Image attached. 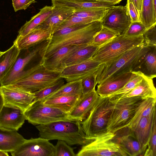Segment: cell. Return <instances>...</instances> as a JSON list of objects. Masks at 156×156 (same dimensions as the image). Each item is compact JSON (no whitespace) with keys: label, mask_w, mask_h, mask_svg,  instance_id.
<instances>
[{"label":"cell","mask_w":156,"mask_h":156,"mask_svg":"<svg viewBox=\"0 0 156 156\" xmlns=\"http://www.w3.org/2000/svg\"><path fill=\"white\" fill-rule=\"evenodd\" d=\"M102 27L100 21L86 24H78L62 29L63 36L51 37L46 41L38 54L41 59L48 58L64 46L90 44Z\"/></svg>","instance_id":"cell-1"},{"label":"cell","mask_w":156,"mask_h":156,"mask_svg":"<svg viewBox=\"0 0 156 156\" xmlns=\"http://www.w3.org/2000/svg\"><path fill=\"white\" fill-rule=\"evenodd\" d=\"M36 127L39 132L40 137L49 140H62L70 145L83 146L93 139L86 135L79 121H58Z\"/></svg>","instance_id":"cell-2"},{"label":"cell","mask_w":156,"mask_h":156,"mask_svg":"<svg viewBox=\"0 0 156 156\" xmlns=\"http://www.w3.org/2000/svg\"><path fill=\"white\" fill-rule=\"evenodd\" d=\"M110 98L113 108L107 124V131L115 133L128 126L144 99L140 96L119 99Z\"/></svg>","instance_id":"cell-3"},{"label":"cell","mask_w":156,"mask_h":156,"mask_svg":"<svg viewBox=\"0 0 156 156\" xmlns=\"http://www.w3.org/2000/svg\"><path fill=\"white\" fill-rule=\"evenodd\" d=\"M112 108L109 97L99 96L87 116L80 122L87 136L94 137L107 131V124Z\"/></svg>","instance_id":"cell-4"},{"label":"cell","mask_w":156,"mask_h":156,"mask_svg":"<svg viewBox=\"0 0 156 156\" xmlns=\"http://www.w3.org/2000/svg\"><path fill=\"white\" fill-rule=\"evenodd\" d=\"M62 78L60 73L47 69L40 61L30 69L22 78L8 85L34 93L55 84Z\"/></svg>","instance_id":"cell-5"},{"label":"cell","mask_w":156,"mask_h":156,"mask_svg":"<svg viewBox=\"0 0 156 156\" xmlns=\"http://www.w3.org/2000/svg\"><path fill=\"white\" fill-rule=\"evenodd\" d=\"M143 41L142 35L135 37L119 35L98 47L92 58L101 64H107Z\"/></svg>","instance_id":"cell-6"},{"label":"cell","mask_w":156,"mask_h":156,"mask_svg":"<svg viewBox=\"0 0 156 156\" xmlns=\"http://www.w3.org/2000/svg\"><path fill=\"white\" fill-rule=\"evenodd\" d=\"M115 133L107 131L94 137L82 146L76 156H127L121 147L113 140Z\"/></svg>","instance_id":"cell-7"},{"label":"cell","mask_w":156,"mask_h":156,"mask_svg":"<svg viewBox=\"0 0 156 156\" xmlns=\"http://www.w3.org/2000/svg\"><path fill=\"white\" fill-rule=\"evenodd\" d=\"M144 43L129 50L113 61L102 64L97 72L96 82L99 84L105 80L117 75L132 71Z\"/></svg>","instance_id":"cell-8"},{"label":"cell","mask_w":156,"mask_h":156,"mask_svg":"<svg viewBox=\"0 0 156 156\" xmlns=\"http://www.w3.org/2000/svg\"><path fill=\"white\" fill-rule=\"evenodd\" d=\"M24 113L26 120L34 125H43L58 121H75L69 118L68 113L60 109L45 105L41 101H33Z\"/></svg>","instance_id":"cell-9"},{"label":"cell","mask_w":156,"mask_h":156,"mask_svg":"<svg viewBox=\"0 0 156 156\" xmlns=\"http://www.w3.org/2000/svg\"><path fill=\"white\" fill-rule=\"evenodd\" d=\"M44 43L35 47L34 46L30 50V48L20 50L11 69L1 81V86L11 84L23 77L30 69L28 66L38 54Z\"/></svg>","instance_id":"cell-10"},{"label":"cell","mask_w":156,"mask_h":156,"mask_svg":"<svg viewBox=\"0 0 156 156\" xmlns=\"http://www.w3.org/2000/svg\"><path fill=\"white\" fill-rule=\"evenodd\" d=\"M100 21L103 27L119 36L124 34L131 23L126 5L109 8Z\"/></svg>","instance_id":"cell-11"},{"label":"cell","mask_w":156,"mask_h":156,"mask_svg":"<svg viewBox=\"0 0 156 156\" xmlns=\"http://www.w3.org/2000/svg\"><path fill=\"white\" fill-rule=\"evenodd\" d=\"M10 153L12 156H55V147L47 139L31 138Z\"/></svg>","instance_id":"cell-12"},{"label":"cell","mask_w":156,"mask_h":156,"mask_svg":"<svg viewBox=\"0 0 156 156\" xmlns=\"http://www.w3.org/2000/svg\"><path fill=\"white\" fill-rule=\"evenodd\" d=\"M0 86L5 106L18 108L24 112L34 101V93L9 85Z\"/></svg>","instance_id":"cell-13"},{"label":"cell","mask_w":156,"mask_h":156,"mask_svg":"<svg viewBox=\"0 0 156 156\" xmlns=\"http://www.w3.org/2000/svg\"><path fill=\"white\" fill-rule=\"evenodd\" d=\"M132 71L153 79L156 77V45H146L141 50Z\"/></svg>","instance_id":"cell-14"},{"label":"cell","mask_w":156,"mask_h":156,"mask_svg":"<svg viewBox=\"0 0 156 156\" xmlns=\"http://www.w3.org/2000/svg\"><path fill=\"white\" fill-rule=\"evenodd\" d=\"M101 63L92 58L77 64L67 66L60 73L67 82L82 80L97 72Z\"/></svg>","instance_id":"cell-15"},{"label":"cell","mask_w":156,"mask_h":156,"mask_svg":"<svg viewBox=\"0 0 156 156\" xmlns=\"http://www.w3.org/2000/svg\"><path fill=\"white\" fill-rule=\"evenodd\" d=\"M115 133L113 141L121 147L127 156H144L145 151L133 131L128 126Z\"/></svg>","instance_id":"cell-16"},{"label":"cell","mask_w":156,"mask_h":156,"mask_svg":"<svg viewBox=\"0 0 156 156\" xmlns=\"http://www.w3.org/2000/svg\"><path fill=\"white\" fill-rule=\"evenodd\" d=\"M99 97L95 88L83 94L69 113V118L75 121H83L87 116Z\"/></svg>","instance_id":"cell-17"},{"label":"cell","mask_w":156,"mask_h":156,"mask_svg":"<svg viewBox=\"0 0 156 156\" xmlns=\"http://www.w3.org/2000/svg\"><path fill=\"white\" fill-rule=\"evenodd\" d=\"M136 75L131 71L109 78L98 84L96 92L99 96H108L123 87Z\"/></svg>","instance_id":"cell-18"},{"label":"cell","mask_w":156,"mask_h":156,"mask_svg":"<svg viewBox=\"0 0 156 156\" xmlns=\"http://www.w3.org/2000/svg\"><path fill=\"white\" fill-rule=\"evenodd\" d=\"M87 45H72L64 46L49 57L41 59L40 62L47 69L60 73L62 71V65L63 61L76 50Z\"/></svg>","instance_id":"cell-19"},{"label":"cell","mask_w":156,"mask_h":156,"mask_svg":"<svg viewBox=\"0 0 156 156\" xmlns=\"http://www.w3.org/2000/svg\"><path fill=\"white\" fill-rule=\"evenodd\" d=\"M26 120L24 112L4 105L0 112V127L18 131Z\"/></svg>","instance_id":"cell-20"},{"label":"cell","mask_w":156,"mask_h":156,"mask_svg":"<svg viewBox=\"0 0 156 156\" xmlns=\"http://www.w3.org/2000/svg\"><path fill=\"white\" fill-rule=\"evenodd\" d=\"M54 7L52 14L35 28L48 30L52 34L62 23L76 11L69 8L58 6Z\"/></svg>","instance_id":"cell-21"},{"label":"cell","mask_w":156,"mask_h":156,"mask_svg":"<svg viewBox=\"0 0 156 156\" xmlns=\"http://www.w3.org/2000/svg\"><path fill=\"white\" fill-rule=\"evenodd\" d=\"M51 35L48 30L35 28L25 35L17 37L13 44L20 50L28 49L49 40Z\"/></svg>","instance_id":"cell-22"},{"label":"cell","mask_w":156,"mask_h":156,"mask_svg":"<svg viewBox=\"0 0 156 156\" xmlns=\"http://www.w3.org/2000/svg\"><path fill=\"white\" fill-rule=\"evenodd\" d=\"M133 96H140L144 99L150 98H156V89L153 79L144 75L141 81L131 90L109 97L119 99Z\"/></svg>","instance_id":"cell-23"},{"label":"cell","mask_w":156,"mask_h":156,"mask_svg":"<svg viewBox=\"0 0 156 156\" xmlns=\"http://www.w3.org/2000/svg\"><path fill=\"white\" fill-rule=\"evenodd\" d=\"M156 116L155 108L150 114L141 118L133 129H130L133 131L145 151L151 135L154 118Z\"/></svg>","instance_id":"cell-24"},{"label":"cell","mask_w":156,"mask_h":156,"mask_svg":"<svg viewBox=\"0 0 156 156\" xmlns=\"http://www.w3.org/2000/svg\"><path fill=\"white\" fill-rule=\"evenodd\" d=\"M26 140L17 131L0 127V150L11 153Z\"/></svg>","instance_id":"cell-25"},{"label":"cell","mask_w":156,"mask_h":156,"mask_svg":"<svg viewBox=\"0 0 156 156\" xmlns=\"http://www.w3.org/2000/svg\"><path fill=\"white\" fill-rule=\"evenodd\" d=\"M52 6L66 7L75 10L99 8H109L115 4L105 2H81L70 0H51Z\"/></svg>","instance_id":"cell-26"},{"label":"cell","mask_w":156,"mask_h":156,"mask_svg":"<svg viewBox=\"0 0 156 156\" xmlns=\"http://www.w3.org/2000/svg\"><path fill=\"white\" fill-rule=\"evenodd\" d=\"M98 48L90 44L76 50L63 61L62 71L67 66L80 63L92 58Z\"/></svg>","instance_id":"cell-27"},{"label":"cell","mask_w":156,"mask_h":156,"mask_svg":"<svg viewBox=\"0 0 156 156\" xmlns=\"http://www.w3.org/2000/svg\"><path fill=\"white\" fill-rule=\"evenodd\" d=\"M54 8V6L52 5H46L41 9L38 13L33 16L21 27L17 37L25 35L37 27L52 14Z\"/></svg>","instance_id":"cell-28"},{"label":"cell","mask_w":156,"mask_h":156,"mask_svg":"<svg viewBox=\"0 0 156 156\" xmlns=\"http://www.w3.org/2000/svg\"><path fill=\"white\" fill-rule=\"evenodd\" d=\"M20 51L16 45L13 44L0 56V83L11 69Z\"/></svg>","instance_id":"cell-29"},{"label":"cell","mask_w":156,"mask_h":156,"mask_svg":"<svg viewBox=\"0 0 156 156\" xmlns=\"http://www.w3.org/2000/svg\"><path fill=\"white\" fill-rule=\"evenodd\" d=\"M80 97L61 96L47 99L42 101L45 105L60 109L69 113Z\"/></svg>","instance_id":"cell-30"},{"label":"cell","mask_w":156,"mask_h":156,"mask_svg":"<svg viewBox=\"0 0 156 156\" xmlns=\"http://www.w3.org/2000/svg\"><path fill=\"white\" fill-rule=\"evenodd\" d=\"M156 98H150L143 99L137 108L128 127L132 129L141 118L150 114L156 108Z\"/></svg>","instance_id":"cell-31"},{"label":"cell","mask_w":156,"mask_h":156,"mask_svg":"<svg viewBox=\"0 0 156 156\" xmlns=\"http://www.w3.org/2000/svg\"><path fill=\"white\" fill-rule=\"evenodd\" d=\"M140 18V22L147 29L156 23V7L153 0H143Z\"/></svg>","instance_id":"cell-32"},{"label":"cell","mask_w":156,"mask_h":156,"mask_svg":"<svg viewBox=\"0 0 156 156\" xmlns=\"http://www.w3.org/2000/svg\"><path fill=\"white\" fill-rule=\"evenodd\" d=\"M81 80L69 82L64 84L57 90L48 96L43 101L47 99L61 96H78L81 97L83 94L81 84Z\"/></svg>","instance_id":"cell-33"},{"label":"cell","mask_w":156,"mask_h":156,"mask_svg":"<svg viewBox=\"0 0 156 156\" xmlns=\"http://www.w3.org/2000/svg\"><path fill=\"white\" fill-rule=\"evenodd\" d=\"M118 36L112 31L102 26L90 44L99 47Z\"/></svg>","instance_id":"cell-34"},{"label":"cell","mask_w":156,"mask_h":156,"mask_svg":"<svg viewBox=\"0 0 156 156\" xmlns=\"http://www.w3.org/2000/svg\"><path fill=\"white\" fill-rule=\"evenodd\" d=\"M109 8H94L76 10L71 16L92 17L96 19L98 21H101Z\"/></svg>","instance_id":"cell-35"},{"label":"cell","mask_w":156,"mask_h":156,"mask_svg":"<svg viewBox=\"0 0 156 156\" xmlns=\"http://www.w3.org/2000/svg\"><path fill=\"white\" fill-rule=\"evenodd\" d=\"M63 79H61L53 85L34 92L35 97L33 102L43 101L48 96L57 90L64 84L65 82Z\"/></svg>","instance_id":"cell-36"},{"label":"cell","mask_w":156,"mask_h":156,"mask_svg":"<svg viewBox=\"0 0 156 156\" xmlns=\"http://www.w3.org/2000/svg\"><path fill=\"white\" fill-rule=\"evenodd\" d=\"M96 21L98 20L92 17L73 16L71 15L62 23L55 32L66 27L76 25L87 24Z\"/></svg>","instance_id":"cell-37"},{"label":"cell","mask_w":156,"mask_h":156,"mask_svg":"<svg viewBox=\"0 0 156 156\" xmlns=\"http://www.w3.org/2000/svg\"><path fill=\"white\" fill-rule=\"evenodd\" d=\"M133 72L136 74L134 77L129 81L122 88L108 97H111L126 93L135 87L142 79L144 74L139 72Z\"/></svg>","instance_id":"cell-38"},{"label":"cell","mask_w":156,"mask_h":156,"mask_svg":"<svg viewBox=\"0 0 156 156\" xmlns=\"http://www.w3.org/2000/svg\"><path fill=\"white\" fill-rule=\"evenodd\" d=\"M144 156H156V116L154 118L147 147Z\"/></svg>","instance_id":"cell-39"},{"label":"cell","mask_w":156,"mask_h":156,"mask_svg":"<svg viewBox=\"0 0 156 156\" xmlns=\"http://www.w3.org/2000/svg\"><path fill=\"white\" fill-rule=\"evenodd\" d=\"M65 141L58 140L55 146V156H76L73 149Z\"/></svg>","instance_id":"cell-40"},{"label":"cell","mask_w":156,"mask_h":156,"mask_svg":"<svg viewBox=\"0 0 156 156\" xmlns=\"http://www.w3.org/2000/svg\"><path fill=\"white\" fill-rule=\"evenodd\" d=\"M147 29L140 22H131L123 35L127 37L141 36Z\"/></svg>","instance_id":"cell-41"},{"label":"cell","mask_w":156,"mask_h":156,"mask_svg":"<svg viewBox=\"0 0 156 156\" xmlns=\"http://www.w3.org/2000/svg\"><path fill=\"white\" fill-rule=\"evenodd\" d=\"M98 71L81 80V84L83 94L88 93L95 88L97 84L96 77Z\"/></svg>","instance_id":"cell-42"},{"label":"cell","mask_w":156,"mask_h":156,"mask_svg":"<svg viewBox=\"0 0 156 156\" xmlns=\"http://www.w3.org/2000/svg\"><path fill=\"white\" fill-rule=\"evenodd\" d=\"M142 35L144 44L156 45V23L147 29Z\"/></svg>","instance_id":"cell-43"},{"label":"cell","mask_w":156,"mask_h":156,"mask_svg":"<svg viewBox=\"0 0 156 156\" xmlns=\"http://www.w3.org/2000/svg\"><path fill=\"white\" fill-rule=\"evenodd\" d=\"M131 22H140V13L133 4L127 0L126 5Z\"/></svg>","instance_id":"cell-44"},{"label":"cell","mask_w":156,"mask_h":156,"mask_svg":"<svg viewBox=\"0 0 156 156\" xmlns=\"http://www.w3.org/2000/svg\"><path fill=\"white\" fill-rule=\"evenodd\" d=\"M13 6L15 12L27 9L36 0H12Z\"/></svg>","instance_id":"cell-45"},{"label":"cell","mask_w":156,"mask_h":156,"mask_svg":"<svg viewBox=\"0 0 156 156\" xmlns=\"http://www.w3.org/2000/svg\"><path fill=\"white\" fill-rule=\"evenodd\" d=\"M132 2L140 13L143 0H127Z\"/></svg>","instance_id":"cell-46"},{"label":"cell","mask_w":156,"mask_h":156,"mask_svg":"<svg viewBox=\"0 0 156 156\" xmlns=\"http://www.w3.org/2000/svg\"><path fill=\"white\" fill-rule=\"evenodd\" d=\"M4 99L1 93V86H0V112L4 106Z\"/></svg>","instance_id":"cell-47"},{"label":"cell","mask_w":156,"mask_h":156,"mask_svg":"<svg viewBox=\"0 0 156 156\" xmlns=\"http://www.w3.org/2000/svg\"><path fill=\"white\" fill-rule=\"evenodd\" d=\"M98 1L105 2H108L112 3L115 5L119 3L122 0H96Z\"/></svg>","instance_id":"cell-48"},{"label":"cell","mask_w":156,"mask_h":156,"mask_svg":"<svg viewBox=\"0 0 156 156\" xmlns=\"http://www.w3.org/2000/svg\"><path fill=\"white\" fill-rule=\"evenodd\" d=\"M9 156L7 152L2 150H0V156Z\"/></svg>","instance_id":"cell-49"},{"label":"cell","mask_w":156,"mask_h":156,"mask_svg":"<svg viewBox=\"0 0 156 156\" xmlns=\"http://www.w3.org/2000/svg\"><path fill=\"white\" fill-rule=\"evenodd\" d=\"M81 2H95L98 1L96 0H70Z\"/></svg>","instance_id":"cell-50"},{"label":"cell","mask_w":156,"mask_h":156,"mask_svg":"<svg viewBox=\"0 0 156 156\" xmlns=\"http://www.w3.org/2000/svg\"><path fill=\"white\" fill-rule=\"evenodd\" d=\"M3 52L1 51H0V56L3 53Z\"/></svg>","instance_id":"cell-51"}]
</instances>
